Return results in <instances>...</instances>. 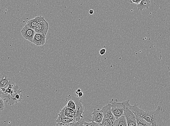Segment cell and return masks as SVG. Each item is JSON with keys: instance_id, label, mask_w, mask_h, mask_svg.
Returning a JSON list of instances; mask_svg holds the SVG:
<instances>
[{"instance_id": "cell-1", "label": "cell", "mask_w": 170, "mask_h": 126, "mask_svg": "<svg viewBox=\"0 0 170 126\" xmlns=\"http://www.w3.org/2000/svg\"><path fill=\"white\" fill-rule=\"evenodd\" d=\"M129 109L134 114L145 120L151 126L165 125L163 121V115L164 110L161 106H158L156 109L152 111H145L137 106V104L131 105L129 104Z\"/></svg>"}, {"instance_id": "cell-2", "label": "cell", "mask_w": 170, "mask_h": 126, "mask_svg": "<svg viewBox=\"0 0 170 126\" xmlns=\"http://www.w3.org/2000/svg\"><path fill=\"white\" fill-rule=\"evenodd\" d=\"M129 100L126 101L124 115L126 120L128 126H137V124L135 115L129 107Z\"/></svg>"}, {"instance_id": "cell-3", "label": "cell", "mask_w": 170, "mask_h": 126, "mask_svg": "<svg viewBox=\"0 0 170 126\" xmlns=\"http://www.w3.org/2000/svg\"><path fill=\"white\" fill-rule=\"evenodd\" d=\"M125 103L126 101L122 102L113 101L111 102V111L116 119L124 115Z\"/></svg>"}, {"instance_id": "cell-4", "label": "cell", "mask_w": 170, "mask_h": 126, "mask_svg": "<svg viewBox=\"0 0 170 126\" xmlns=\"http://www.w3.org/2000/svg\"><path fill=\"white\" fill-rule=\"evenodd\" d=\"M13 73L9 71L0 73V89L7 84L15 81Z\"/></svg>"}, {"instance_id": "cell-5", "label": "cell", "mask_w": 170, "mask_h": 126, "mask_svg": "<svg viewBox=\"0 0 170 126\" xmlns=\"http://www.w3.org/2000/svg\"><path fill=\"white\" fill-rule=\"evenodd\" d=\"M21 33L24 38L32 42L35 33L34 30L32 29L25 25L22 29Z\"/></svg>"}, {"instance_id": "cell-6", "label": "cell", "mask_w": 170, "mask_h": 126, "mask_svg": "<svg viewBox=\"0 0 170 126\" xmlns=\"http://www.w3.org/2000/svg\"><path fill=\"white\" fill-rule=\"evenodd\" d=\"M49 29V24L45 20L40 22L35 27L34 30L36 33H42L47 36Z\"/></svg>"}, {"instance_id": "cell-7", "label": "cell", "mask_w": 170, "mask_h": 126, "mask_svg": "<svg viewBox=\"0 0 170 126\" xmlns=\"http://www.w3.org/2000/svg\"><path fill=\"white\" fill-rule=\"evenodd\" d=\"M46 36L42 33H35L32 43L37 46L44 45L46 42Z\"/></svg>"}, {"instance_id": "cell-8", "label": "cell", "mask_w": 170, "mask_h": 126, "mask_svg": "<svg viewBox=\"0 0 170 126\" xmlns=\"http://www.w3.org/2000/svg\"><path fill=\"white\" fill-rule=\"evenodd\" d=\"M101 110L102 112L103 119L113 120L114 121L116 120L114 116L113 115L111 111V104L110 103L105 106L102 108Z\"/></svg>"}, {"instance_id": "cell-9", "label": "cell", "mask_w": 170, "mask_h": 126, "mask_svg": "<svg viewBox=\"0 0 170 126\" xmlns=\"http://www.w3.org/2000/svg\"><path fill=\"white\" fill-rule=\"evenodd\" d=\"M92 116V117L91 120H90V121H92L95 123L100 124L103 119L102 112L99 108L94 109Z\"/></svg>"}, {"instance_id": "cell-10", "label": "cell", "mask_w": 170, "mask_h": 126, "mask_svg": "<svg viewBox=\"0 0 170 126\" xmlns=\"http://www.w3.org/2000/svg\"><path fill=\"white\" fill-rule=\"evenodd\" d=\"M75 100L76 103V109L75 111V117L83 118V115L84 108L82 102L80 99L75 96Z\"/></svg>"}, {"instance_id": "cell-11", "label": "cell", "mask_w": 170, "mask_h": 126, "mask_svg": "<svg viewBox=\"0 0 170 126\" xmlns=\"http://www.w3.org/2000/svg\"><path fill=\"white\" fill-rule=\"evenodd\" d=\"M45 20V18L44 17H42L41 16H37L34 18L29 20V21H28L25 25L32 29L35 30L37 24L40 22L44 21Z\"/></svg>"}, {"instance_id": "cell-12", "label": "cell", "mask_w": 170, "mask_h": 126, "mask_svg": "<svg viewBox=\"0 0 170 126\" xmlns=\"http://www.w3.org/2000/svg\"><path fill=\"white\" fill-rule=\"evenodd\" d=\"M59 115L65 116L69 117L75 118V113L73 110L68 108L67 105L65 106L60 111Z\"/></svg>"}, {"instance_id": "cell-13", "label": "cell", "mask_w": 170, "mask_h": 126, "mask_svg": "<svg viewBox=\"0 0 170 126\" xmlns=\"http://www.w3.org/2000/svg\"><path fill=\"white\" fill-rule=\"evenodd\" d=\"M57 119L56 120V122L57 123H75V122L79 121L76 118L69 117L65 116L58 115Z\"/></svg>"}, {"instance_id": "cell-14", "label": "cell", "mask_w": 170, "mask_h": 126, "mask_svg": "<svg viewBox=\"0 0 170 126\" xmlns=\"http://www.w3.org/2000/svg\"><path fill=\"white\" fill-rule=\"evenodd\" d=\"M150 0H141L140 3L137 5V8L140 11L148 9L150 7Z\"/></svg>"}, {"instance_id": "cell-15", "label": "cell", "mask_w": 170, "mask_h": 126, "mask_svg": "<svg viewBox=\"0 0 170 126\" xmlns=\"http://www.w3.org/2000/svg\"><path fill=\"white\" fill-rule=\"evenodd\" d=\"M114 126H127L126 120L123 115L116 119L114 121Z\"/></svg>"}, {"instance_id": "cell-16", "label": "cell", "mask_w": 170, "mask_h": 126, "mask_svg": "<svg viewBox=\"0 0 170 126\" xmlns=\"http://www.w3.org/2000/svg\"><path fill=\"white\" fill-rule=\"evenodd\" d=\"M137 126H151L149 123L145 120L137 116H135Z\"/></svg>"}, {"instance_id": "cell-17", "label": "cell", "mask_w": 170, "mask_h": 126, "mask_svg": "<svg viewBox=\"0 0 170 126\" xmlns=\"http://www.w3.org/2000/svg\"><path fill=\"white\" fill-rule=\"evenodd\" d=\"M114 121L113 120L103 119L102 122L100 124V126H114Z\"/></svg>"}, {"instance_id": "cell-18", "label": "cell", "mask_w": 170, "mask_h": 126, "mask_svg": "<svg viewBox=\"0 0 170 126\" xmlns=\"http://www.w3.org/2000/svg\"><path fill=\"white\" fill-rule=\"evenodd\" d=\"M91 121V123H88L87 122L85 121H84L83 124V126H100V124H99L95 123L92 121Z\"/></svg>"}, {"instance_id": "cell-19", "label": "cell", "mask_w": 170, "mask_h": 126, "mask_svg": "<svg viewBox=\"0 0 170 126\" xmlns=\"http://www.w3.org/2000/svg\"><path fill=\"white\" fill-rule=\"evenodd\" d=\"M5 106V103L4 100L0 97V111L3 110Z\"/></svg>"}, {"instance_id": "cell-20", "label": "cell", "mask_w": 170, "mask_h": 126, "mask_svg": "<svg viewBox=\"0 0 170 126\" xmlns=\"http://www.w3.org/2000/svg\"><path fill=\"white\" fill-rule=\"evenodd\" d=\"M141 0H130L129 2L131 3H135L136 4H139Z\"/></svg>"}, {"instance_id": "cell-21", "label": "cell", "mask_w": 170, "mask_h": 126, "mask_svg": "<svg viewBox=\"0 0 170 126\" xmlns=\"http://www.w3.org/2000/svg\"><path fill=\"white\" fill-rule=\"evenodd\" d=\"M76 95L77 97L78 98L80 99L82 98L83 97L84 95L83 93L81 91L79 92V93H77Z\"/></svg>"}, {"instance_id": "cell-22", "label": "cell", "mask_w": 170, "mask_h": 126, "mask_svg": "<svg viewBox=\"0 0 170 126\" xmlns=\"http://www.w3.org/2000/svg\"><path fill=\"white\" fill-rule=\"evenodd\" d=\"M106 51V50L105 49H102L100 50L99 53L101 55H103L105 54Z\"/></svg>"}, {"instance_id": "cell-23", "label": "cell", "mask_w": 170, "mask_h": 126, "mask_svg": "<svg viewBox=\"0 0 170 126\" xmlns=\"http://www.w3.org/2000/svg\"><path fill=\"white\" fill-rule=\"evenodd\" d=\"M94 13V11L93 10H90L89 11V13L90 15H93Z\"/></svg>"}, {"instance_id": "cell-24", "label": "cell", "mask_w": 170, "mask_h": 126, "mask_svg": "<svg viewBox=\"0 0 170 126\" xmlns=\"http://www.w3.org/2000/svg\"><path fill=\"white\" fill-rule=\"evenodd\" d=\"M81 89H77V91H75V93L76 94H77L78 93H79V92H81Z\"/></svg>"}]
</instances>
